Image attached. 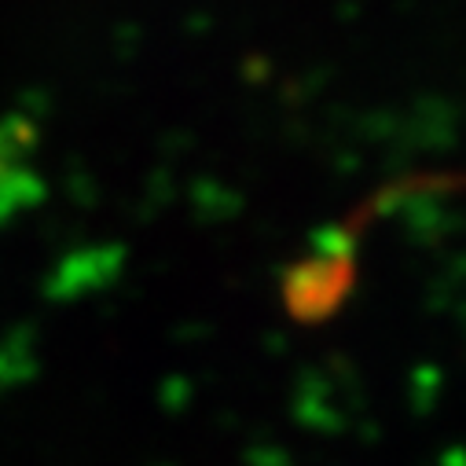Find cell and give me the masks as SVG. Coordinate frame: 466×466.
<instances>
[{"label": "cell", "instance_id": "cell-1", "mask_svg": "<svg viewBox=\"0 0 466 466\" xmlns=\"http://www.w3.org/2000/svg\"><path fill=\"white\" fill-rule=\"evenodd\" d=\"M349 258L338 250L330 258H312L305 265H298L290 276H287V309L298 316V319H323L330 316L341 298L349 294Z\"/></svg>", "mask_w": 466, "mask_h": 466}]
</instances>
